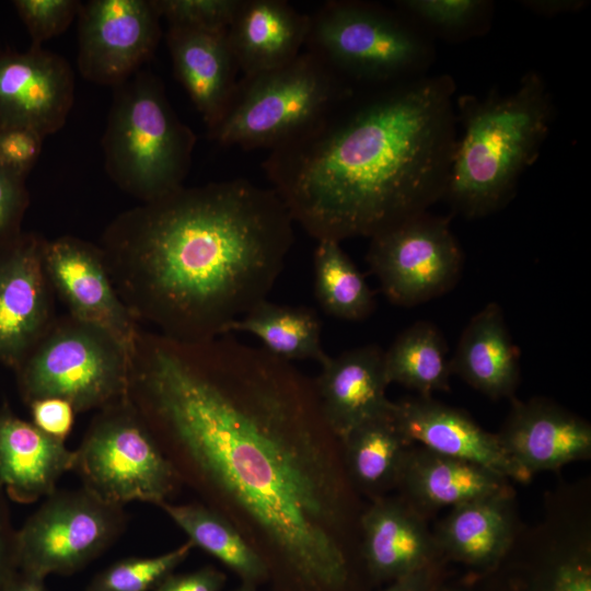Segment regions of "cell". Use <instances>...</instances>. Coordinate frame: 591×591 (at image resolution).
I'll use <instances>...</instances> for the list:
<instances>
[{
    "mask_svg": "<svg viewBox=\"0 0 591 591\" xmlns=\"http://www.w3.org/2000/svg\"><path fill=\"white\" fill-rule=\"evenodd\" d=\"M129 397L181 479L265 559L278 591H349L348 479L314 383L225 335L139 331Z\"/></svg>",
    "mask_w": 591,
    "mask_h": 591,
    "instance_id": "6da1fadb",
    "label": "cell"
},
{
    "mask_svg": "<svg viewBox=\"0 0 591 591\" xmlns=\"http://www.w3.org/2000/svg\"><path fill=\"white\" fill-rule=\"evenodd\" d=\"M271 187L246 178L178 189L117 215L99 245L137 323L183 343L227 335L267 300L294 242Z\"/></svg>",
    "mask_w": 591,
    "mask_h": 591,
    "instance_id": "7a4b0ae2",
    "label": "cell"
},
{
    "mask_svg": "<svg viewBox=\"0 0 591 591\" xmlns=\"http://www.w3.org/2000/svg\"><path fill=\"white\" fill-rule=\"evenodd\" d=\"M449 76L356 92L263 169L292 220L316 241L375 234L443 198L455 136Z\"/></svg>",
    "mask_w": 591,
    "mask_h": 591,
    "instance_id": "3957f363",
    "label": "cell"
},
{
    "mask_svg": "<svg viewBox=\"0 0 591 591\" xmlns=\"http://www.w3.org/2000/svg\"><path fill=\"white\" fill-rule=\"evenodd\" d=\"M456 138L443 198L463 217L490 215L511 198L548 135L552 101L543 77L528 72L508 94L457 99Z\"/></svg>",
    "mask_w": 591,
    "mask_h": 591,
    "instance_id": "277c9868",
    "label": "cell"
},
{
    "mask_svg": "<svg viewBox=\"0 0 591 591\" xmlns=\"http://www.w3.org/2000/svg\"><path fill=\"white\" fill-rule=\"evenodd\" d=\"M196 140L151 71L142 69L113 88L101 141L104 167L119 189L141 204L184 186Z\"/></svg>",
    "mask_w": 591,
    "mask_h": 591,
    "instance_id": "5b68a950",
    "label": "cell"
},
{
    "mask_svg": "<svg viewBox=\"0 0 591 591\" xmlns=\"http://www.w3.org/2000/svg\"><path fill=\"white\" fill-rule=\"evenodd\" d=\"M356 92L313 54L239 79L208 137L222 147L275 150L303 136Z\"/></svg>",
    "mask_w": 591,
    "mask_h": 591,
    "instance_id": "8992f818",
    "label": "cell"
},
{
    "mask_svg": "<svg viewBox=\"0 0 591 591\" xmlns=\"http://www.w3.org/2000/svg\"><path fill=\"white\" fill-rule=\"evenodd\" d=\"M130 366L111 335L68 314L55 318L14 371L27 404L59 397L82 413L127 397Z\"/></svg>",
    "mask_w": 591,
    "mask_h": 591,
    "instance_id": "52a82bcc",
    "label": "cell"
},
{
    "mask_svg": "<svg viewBox=\"0 0 591 591\" xmlns=\"http://www.w3.org/2000/svg\"><path fill=\"white\" fill-rule=\"evenodd\" d=\"M304 50L352 86L399 82L428 57L399 10L352 0L326 1L310 13Z\"/></svg>",
    "mask_w": 591,
    "mask_h": 591,
    "instance_id": "ba28073f",
    "label": "cell"
},
{
    "mask_svg": "<svg viewBox=\"0 0 591 591\" xmlns=\"http://www.w3.org/2000/svg\"><path fill=\"white\" fill-rule=\"evenodd\" d=\"M76 451L73 471L104 502H167L182 480L129 395L100 409Z\"/></svg>",
    "mask_w": 591,
    "mask_h": 591,
    "instance_id": "9c48e42d",
    "label": "cell"
},
{
    "mask_svg": "<svg viewBox=\"0 0 591 591\" xmlns=\"http://www.w3.org/2000/svg\"><path fill=\"white\" fill-rule=\"evenodd\" d=\"M125 524L123 507L83 487L56 489L16 532L19 568L43 579L72 575L109 547Z\"/></svg>",
    "mask_w": 591,
    "mask_h": 591,
    "instance_id": "30bf717a",
    "label": "cell"
},
{
    "mask_svg": "<svg viewBox=\"0 0 591 591\" xmlns=\"http://www.w3.org/2000/svg\"><path fill=\"white\" fill-rule=\"evenodd\" d=\"M367 262L393 304L413 306L455 286L463 254L449 220L425 211L370 237Z\"/></svg>",
    "mask_w": 591,
    "mask_h": 591,
    "instance_id": "8fae6325",
    "label": "cell"
},
{
    "mask_svg": "<svg viewBox=\"0 0 591 591\" xmlns=\"http://www.w3.org/2000/svg\"><path fill=\"white\" fill-rule=\"evenodd\" d=\"M161 16L153 0H90L78 14V70L86 81L115 88L154 55Z\"/></svg>",
    "mask_w": 591,
    "mask_h": 591,
    "instance_id": "7c38bea8",
    "label": "cell"
},
{
    "mask_svg": "<svg viewBox=\"0 0 591 591\" xmlns=\"http://www.w3.org/2000/svg\"><path fill=\"white\" fill-rule=\"evenodd\" d=\"M46 239L19 232L0 243V363L15 369L55 321Z\"/></svg>",
    "mask_w": 591,
    "mask_h": 591,
    "instance_id": "4fadbf2b",
    "label": "cell"
},
{
    "mask_svg": "<svg viewBox=\"0 0 591 591\" xmlns=\"http://www.w3.org/2000/svg\"><path fill=\"white\" fill-rule=\"evenodd\" d=\"M44 263L69 315L104 331L131 356L140 327L119 298L100 246L72 235L46 240Z\"/></svg>",
    "mask_w": 591,
    "mask_h": 591,
    "instance_id": "5bb4252c",
    "label": "cell"
},
{
    "mask_svg": "<svg viewBox=\"0 0 591 591\" xmlns=\"http://www.w3.org/2000/svg\"><path fill=\"white\" fill-rule=\"evenodd\" d=\"M69 61L42 46L0 50V127L31 128L44 138L59 131L74 103Z\"/></svg>",
    "mask_w": 591,
    "mask_h": 591,
    "instance_id": "9a60e30c",
    "label": "cell"
},
{
    "mask_svg": "<svg viewBox=\"0 0 591 591\" xmlns=\"http://www.w3.org/2000/svg\"><path fill=\"white\" fill-rule=\"evenodd\" d=\"M497 438L528 480L591 455L590 425L544 399L514 402Z\"/></svg>",
    "mask_w": 591,
    "mask_h": 591,
    "instance_id": "2e32d148",
    "label": "cell"
},
{
    "mask_svg": "<svg viewBox=\"0 0 591 591\" xmlns=\"http://www.w3.org/2000/svg\"><path fill=\"white\" fill-rule=\"evenodd\" d=\"M392 415L412 444L478 464L508 480H528L507 456L497 434L483 429L461 409L419 395L394 402Z\"/></svg>",
    "mask_w": 591,
    "mask_h": 591,
    "instance_id": "e0dca14e",
    "label": "cell"
},
{
    "mask_svg": "<svg viewBox=\"0 0 591 591\" xmlns=\"http://www.w3.org/2000/svg\"><path fill=\"white\" fill-rule=\"evenodd\" d=\"M320 366L313 383L325 421L338 442L355 427L392 409L380 347L366 345L327 356Z\"/></svg>",
    "mask_w": 591,
    "mask_h": 591,
    "instance_id": "ac0fdd59",
    "label": "cell"
},
{
    "mask_svg": "<svg viewBox=\"0 0 591 591\" xmlns=\"http://www.w3.org/2000/svg\"><path fill=\"white\" fill-rule=\"evenodd\" d=\"M74 463L76 451L65 441L0 407V488L11 500L33 503L46 498Z\"/></svg>",
    "mask_w": 591,
    "mask_h": 591,
    "instance_id": "d6986e66",
    "label": "cell"
},
{
    "mask_svg": "<svg viewBox=\"0 0 591 591\" xmlns=\"http://www.w3.org/2000/svg\"><path fill=\"white\" fill-rule=\"evenodd\" d=\"M165 39L176 79L207 129L211 128L223 115L239 81L228 30L169 26Z\"/></svg>",
    "mask_w": 591,
    "mask_h": 591,
    "instance_id": "ffe728a7",
    "label": "cell"
},
{
    "mask_svg": "<svg viewBox=\"0 0 591 591\" xmlns=\"http://www.w3.org/2000/svg\"><path fill=\"white\" fill-rule=\"evenodd\" d=\"M360 523L363 558L373 580L392 582L436 563L434 537L407 501L374 498Z\"/></svg>",
    "mask_w": 591,
    "mask_h": 591,
    "instance_id": "44dd1931",
    "label": "cell"
},
{
    "mask_svg": "<svg viewBox=\"0 0 591 591\" xmlns=\"http://www.w3.org/2000/svg\"><path fill=\"white\" fill-rule=\"evenodd\" d=\"M310 14L283 0H240L228 27L239 71L252 76L279 68L304 50Z\"/></svg>",
    "mask_w": 591,
    "mask_h": 591,
    "instance_id": "7402d4cb",
    "label": "cell"
},
{
    "mask_svg": "<svg viewBox=\"0 0 591 591\" xmlns=\"http://www.w3.org/2000/svg\"><path fill=\"white\" fill-rule=\"evenodd\" d=\"M513 534L512 494L508 487L452 507L434 542L449 557L479 570H493Z\"/></svg>",
    "mask_w": 591,
    "mask_h": 591,
    "instance_id": "603a6c76",
    "label": "cell"
},
{
    "mask_svg": "<svg viewBox=\"0 0 591 591\" xmlns=\"http://www.w3.org/2000/svg\"><path fill=\"white\" fill-rule=\"evenodd\" d=\"M450 369L451 374L491 398L513 394L520 375L519 351L497 303H488L468 322Z\"/></svg>",
    "mask_w": 591,
    "mask_h": 591,
    "instance_id": "cb8c5ba5",
    "label": "cell"
},
{
    "mask_svg": "<svg viewBox=\"0 0 591 591\" xmlns=\"http://www.w3.org/2000/svg\"><path fill=\"white\" fill-rule=\"evenodd\" d=\"M397 485L414 509H439L455 507L506 488L508 479L478 464L414 444Z\"/></svg>",
    "mask_w": 591,
    "mask_h": 591,
    "instance_id": "d4e9b609",
    "label": "cell"
},
{
    "mask_svg": "<svg viewBox=\"0 0 591 591\" xmlns=\"http://www.w3.org/2000/svg\"><path fill=\"white\" fill-rule=\"evenodd\" d=\"M339 445L348 482L378 498L398 484L414 444L399 431L391 409L355 427Z\"/></svg>",
    "mask_w": 591,
    "mask_h": 591,
    "instance_id": "484cf974",
    "label": "cell"
},
{
    "mask_svg": "<svg viewBox=\"0 0 591 591\" xmlns=\"http://www.w3.org/2000/svg\"><path fill=\"white\" fill-rule=\"evenodd\" d=\"M160 508L198 546L234 572L243 584L258 587L270 580L263 556L223 514L200 503L174 505Z\"/></svg>",
    "mask_w": 591,
    "mask_h": 591,
    "instance_id": "4316f807",
    "label": "cell"
},
{
    "mask_svg": "<svg viewBox=\"0 0 591 591\" xmlns=\"http://www.w3.org/2000/svg\"><path fill=\"white\" fill-rule=\"evenodd\" d=\"M256 337L269 354L292 362L314 360L322 363L328 356L322 345V324L308 306L276 304L265 300L234 321L227 331Z\"/></svg>",
    "mask_w": 591,
    "mask_h": 591,
    "instance_id": "83f0119b",
    "label": "cell"
},
{
    "mask_svg": "<svg viewBox=\"0 0 591 591\" xmlns=\"http://www.w3.org/2000/svg\"><path fill=\"white\" fill-rule=\"evenodd\" d=\"M389 383L413 389L420 396L448 391L451 375L444 339L429 322H417L402 332L384 351Z\"/></svg>",
    "mask_w": 591,
    "mask_h": 591,
    "instance_id": "f1b7e54d",
    "label": "cell"
},
{
    "mask_svg": "<svg viewBox=\"0 0 591 591\" xmlns=\"http://www.w3.org/2000/svg\"><path fill=\"white\" fill-rule=\"evenodd\" d=\"M314 293L323 311L336 318L360 321L374 309V294L339 242L317 241L313 254Z\"/></svg>",
    "mask_w": 591,
    "mask_h": 591,
    "instance_id": "f546056e",
    "label": "cell"
},
{
    "mask_svg": "<svg viewBox=\"0 0 591 591\" xmlns=\"http://www.w3.org/2000/svg\"><path fill=\"white\" fill-rule=\"evenodd\" d=\"M190 541L152 557H128L100 571L86 591H151L178 567L194 548Z\"/></svg>",
    "mask_w": 591,
    "mask_h": 591,
    "instance_id": "4dcf8cb0",
    "label": "cell"
},
{
    "mask_svg": "<svg viewBox=\"0 0 591 591\" xmlns=\"http://www.w3.org/2000/svg\"><path fill=\"white\" fill-rule=\"evenodd\" d=\"M395 5L403 14L450 35L472 31L490 8L484 0H401Z\"/></svg>",
    "mask_w": 591,
    "mask_h": 591,
    "instance_id": "1f68e13d",
    "label": "cell"
},
{
    "mask_svg": "<svg viewBox=\"0 0 591 591\" xmlns=\"http://www.w3.org/2000/svg\"><path fill=\"white\" fill-rule=\"evenodd\" d=\"M509 591H591V561L575 553L542 565L521 579H511Z\"/></svg>",
    "mask_w": 591,
    "mask_h": 591,
    "instance_id": "d6a6232c",
    "label": "cell"
},
{
    "mask_svg": "<svg viewBox=\"0 0 591 591\" xmlns=\"http://www.w3.org/2000/svg\"><path fill=\"white\" fill-rule=\"evenodd\" d=\"M153 4L169 26L225 31L240 0H153Z\"/></svg>",
    "mask_w": 591,
    "mask_h": 591,
    "instance_id": "836d02e7",
    "label": "cell"
},
{
    "mask_svg": "<svg viewBox=\"0 0 591 591\" xmlns=\"http://www.w3.org/2000/svg\"><path fill=\"white\" fill-rule=\"evenodd\" d=\"M13 5L25 25L32 44L42 46L68 30L78 16L79 0H14Z\"/></svg>",
    "mask_w": 591,
    "mask_h": 591,
    "instance_id": "e575fe53",
    "label": "cell"
},
{
    "mask_svg": "<svg viewBox=\"0 0 591 591\" xmlns=\"http://www.w3.org/2000/svg\"><path fill=\"white\" fill-rule=\"evenodd\" d=\"M44 139L27 127H0V166L26 179L40 155Z\"/></svg>",
    "mask_w": 591,
    "mask_h": 591,
    "instance_id": "d590c367",
    "label": "cell"
},
{
    "mask_svg": "<svg viewBox=\"0 0 591 591\" xmlns=\"http://www.w3.org/2000/svg\"><path fill=\"white\" fill-rule=\"evenodd\" d=\"M30 205L25 178L0 166V243L21 232V224Z\"/></svg>",
    "mask_w": 591,
    "mask_h": 591,
    "instance_id": "8d00e7d4",
    "label": "cell"
},
{
    "mask_svg": "<svg viewBox=\"0 0 591 591\" xmlns=\"http://www.w3.org/2000/svg\"><path fill=\"white\" fill-rule=\"evenodd\" d=\"M32 422L46 434L66 441L70 434L76 410L66 399L59 397H45L28 404Z\"/></svg>",
    "mask_w": 591,
    "mask_h": 591,
    "instance_id": "74e56055",
    "label": "cell"
},
{
    "mask_svg": "<svg viewBox=\"0 0 591 591\" xmlns=\"http://www.w3.org/2000/svg\"><path fill=\"white\" fill-rule=\"evenodd\" d=\"M5 494L0 488V591L15 577L19 568L16 532L12 525Z\"/></svg>",
    "mask_w": 591,
    "mask_h": 591,
    "instance_id": "f35d334b",
    "label": "cell"
},
{
    "mask_svg": "<svg viewBox=\"0 0 591 591\" xmlns=\"http://www.w3.org/2000/svg\"><path fill=\"white\" fill-rule=\"evenodd\" d=\"M225 575L212 567L206 566L186 573H171L154 591H222Z\"/></svg>",
    "mask_w": 591,
    "mask_h": 591,
    "instance_id": "ab89813d",
    "label": "cell"
},
{
    "mask_svg": "<svg viewBox=\"0 0 591 591\" xmlns=\"http://www.w3.org/2000/svg\"><path fill=\"white\" fill-rule=\"evenodd\" d=\"M438 567L432 564L399 578L380 591H432L438 584Z\"/></svg>",
    "mask_w": 591,
    "mask_h": 591,
    "instance_id": "60d3db41",
    "label": "cell"
},
{
    "mask_svg": "<svg viewBox=\"0 0 591 591\" xmlns=\"http://www.w3.org/2000/svg\"><path fill=\"white\" fill-rule=\"evenodd\" d=\"M584 0H530L523 1L529 10L543 15H557L576 12L587 5Z\"/></svg>",
    "mask_w": 591,
    "mask_h": 591,
    "instance_id": "b9f144b4",
    "label": "cell"
},
{
    "mask_svg": "<svg viewBox=\"0 0 591 591\" xmlns=\"http://www.w3.org/2000/svg\"><path fill=\"white\" fill-rule=\"evenodd\" d=\"M4 591H45L44 579L25 572L15 575Z\"/></svg>",
    "mask_w": 591,
    "mask_h": 591,
    "instance_id": "7bdbcfd3",
    "label": "cell"
},
{
    "mask_svg": "<svg viewBox=\"0 0 591 591\" xmlns=\"http://www.w3.org/2000/svg\"><path fill=\"white\" fill-rule=\"evenodd\" d=\"M234 591H258L257 587L248 586V584H241L237 589Z\"/></svg>",
    "mask_w": 591,
    "mask_h": 591,
    "instance_id": "ee69618b",
    "label": "cell"
},
{
    "mask_svg": "<svg viewBox=\"0 0 591 591\" xmlns=\"http://www.w3.org/2000/svg\"><path fill=\"white\" fill-rule=\"evenodd\" d=\"M432 591H466L461 589H439L438 586Z\"/></svg>",
    "mask_w": 591,
    "mask_h": 591,
    "instance_id": "f6af8a7d",
    "label": "cell"
}]
</instances>
